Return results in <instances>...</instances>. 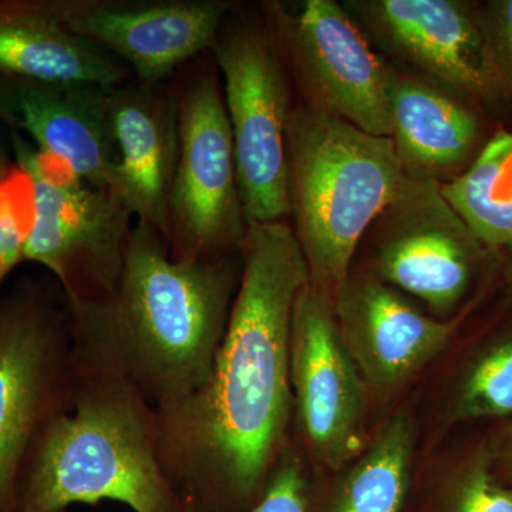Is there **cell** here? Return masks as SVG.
Instances as JSON below:
<instances>
[{
  "instance_id": "2",
  "label": "cell",
  "mask_w": 512,
  "mask_h": 512,
  "mask_svg": "<svg viewBox=\"0 0 512 512\" xmlns=\"http://www.w3.org/2000/svg\"><path fill=\"white\" fill-rule=\"evenodd\" d=\"M106 303L66 301L69 396L36 441L19 512H67L103 501L133 512L180 508L158 460L156 409L121 357Z\"/></svg>"
},
{
  "instance_id": "9",
  "label": "cell",
  "mask_w": 512,
  "mask_h": 512,
  "mask_svg": "<svg viewBox=\"0 0 512 512\" xmlns=\"http://www.w3.org/2000/svg\"><path fill=\"white\" fill-rule=\"evenodd\" d=\"M264 23L306 104L377 137L392 136L393 67L373 52L348 10L335 0H306L296 12L265 2Z\"/></svg>"
},
{
  "instance_id": "26",
  "label": "cell",
  "mask_w": 512,
  "mask_h": 512,
  "mask_svg": "<svg viewBox=\"0 0 512 512\" xmlns=\"http://www.w3.org/2000/svg\"><path fill=\"white\" fill-rule=\"evenodd\" d=\"M16 167H10L8 160H6L5 154L0 151V185L5 183L10 177V174L15 171Z\"/></svg>"
},
{
  "instance_id": "3",
  "label": "cell",
  "mask_w": 512,
  "mask_h": 512,
  "mask_svg": "<svg viewBox=\"0 0 512 512\" xmlns=\"http://www.w3.org/2000/svg\"><path fill=\"white\" fill-rule=\"evenodd\" d=\"M241 254L178 262L163 235L136 222L119 286L107 301L121 357L157 413L200 392L227 330Z\"/></svg>"
},
{
  "instance_id": "19",
  "label": "cell",
  "mask_w": 512,
  "mask_h": 512,
  "mask_svg": "<svg viewBox=\"0 0 512 512\" xmlns=\"http://www.w3.org/2000/svg\"><path fill=\"white\" fill-rule=\"evenodd\" d=\"M448 204L484 247L512 245V131L495 134L467 171L441 184Z\"/></svg>"
},
{
  "instance_id": "13",
  "label": "cell",
  "mask_w": 512,
  "mask_h": 512,
  "mask_svg": "<svg viewBox=\"0 0 512 512\" xmlns=\"http://www.w3.org/2000/svg\"><path fill=\"white\" fill-rule=\"evenodd\" d=\"M349 15L392 55L454 93L483 101L505 96L480 19L456 0H355Z\"/></svg>"
},
{
  "instance_id": "8",
  "label": "cell",
  "mask_w": 512,
  "mask_h": 512,
  "mask_svg": "<svg viewBox=\"0 0 512 512\" xmlns=\"http://www.w3.org/2000/svg\"><path fill=\"white\" fill-rule=\"evenodd\" d=\"M221 74L239 191L248 225L291 215L285 67L265 23L235 19L221 26L211 47Z\"/></svg>"
},
{
  "instance_id": "6",
  "label": "cell",
  "mask_w": 512,
  "mask_h": 512,
  "mask_svg": "<svg viewBox=\"0 0 512 512\" xmlns=\"http://www.w3.org/2000/svg\"><path fill=\"white\" fill-rule=\"evenodd\" d=\"M12 144L33 195L22 262L46 268L66 301H110L119 286L133 215L109 191L84 183L22 134L12 131Z\"/></svg>"
},
{
  "instance_id": "23",
  "label": "cell",
  "mask_w": 512,
  "mask_h": 512,
  "mask_svg": "<svg viewBox=\"0 0 512 512\" xmlns=\"http://www.w3.org/2000/svg\"><path fill=\"white\" fill-rule=\"evenodd\" d=\"M177 512H194L180 504ZM248 512H306V483L301 466L291 456L282 457L261 500Z\"/></svg>"
},
{
  "instance_id": "27",
  "label": "cell",
  "mask_w": 512,
  "mask_h": 512,
  "mask_svg": "<svg viewBox=\"0 0 512 512\" xmlns=\"http://www.w3.org/2000/svg\"><path fill=\"white\" fill-rule=\"evenodd\" d=\"M508 249V252H510V278H511V282H512V245L510 248H507Z\"/></svg>"
},
{
  "instance_id": "10",
  "label": "cell",
  "mask_w": 512,
  "mask_h": 512,
  "mask_svg": "<svg viewBox=\"0 0 512 512\" xmlns=\"http://www.w3.org/2000/svg\"><path fill=\"white\" fill-rule=\"evenodd\" d=\"M370 229L377 234V279L384 284L437 313L453 311L467 295L484 245L448 204L439 180L409 173Z\"/></svg>"
},
{
  "instance_id": "24",
  "label": "cell",
  "mask_w": 512,
  "mask_h": 512,
  "mask_svg": "<svg viewBox=\"0 0 512 512\" xmlns=\"http://www.w3.org/2000/svg\"><path fill=\"white\" fill-rule=\"evenodd\" d=\"M453 512H512V491L495 480L487 461H478L461 483Z\"/></svg>"
},
{
  "instance_id": "17",
  "label": "cell",
  "mask_w": 512,
  "mask_h": 512,
  "mask_svg": "<svg viewBox=\"0 0 512 512\" xmlns=\"http://www.w3.org/2000/svg\"><path fill=\"white\" fill-rule=\"evenodd\" d=\"M130 73L116 57L64 28L47 0L0 2V77L111 89L128 82Z\"/></svg>"
},
{
  "instance_id": "15",
  "label": "cell",
  "mask_w": 512,
  "mask_h": 512,
  "mask_svg": "<svg viewBox=\"0 0 512 512\" xmlns=\"http://www.w3.org/2000/svg\"><path fill=\"white\" fill-rule=\"evenodd\" d=\"M111 137L117 167L111 195L136 222L167 234L180 133L174 83L126 82L109 92Z\"/></svg>"
},
{
  "instance_id": "25",
  "label": "cell",
  "mask_w": 512,
  "mask_h": 512,
  "mask_svg": "<svg viewBox=\"0 0 512 512\" xmlns=\"http://www.w3.org/2000/svg\"><path fill=\"white\" fill-rule=\"evenodd\" d=\"M478 19L505 93L512 96V0L488 3Z\"/></svg>"
},
{
  "instance_id": "5",
  "label": "cell",
  "mask_w": 512,
  "mask_h": 512,
  "mask_svg": "<svg viewBox=\"0 0 512 512\" xmlns=\"http://www.w3.org/2000/svg\"><path fill=\"white\" fill-rule=\"evenodd\" d=\"M177 74L180 154L165 242L175 261H218L238 254L248 229L224 94L201 56Z\"/></svg>"
},
{
  "instance_id": "11",
  "label": "cell",
  "mask_w": 512,
  "mask_h": 512,
  "mask_svg": "<svg viewBox=\"0 0 512 512\" xmlns=\"http://www.w3.org/2000/svg\"><path fill=\"white\" fill-rule=\"evenodd\" d=\"M73 35L116 57L141 83H167L211 52L231 5L222 0H47Z\"/></svg>"
},
{
  "instance_id": "14",
  "label": "cell",
  "mask_w": 512,
  "mask_h": 512,
  "mask_svg": "<svg viewBox=\"0 0 512 512\" xmlns=\"http://www.w3.org/2000/svg\"><path fill=\"white\" fill-rule=\"evenodd\" d=\"M107 87L0 77V119L84 183L109 191L117 167Z\"/></svg>"
},
{
  "instance_id": "7",
  "label": "cell",
  "mask_w": 512,
  "mask_h": 512,
  "mask_svg": "<svg viewBox=\"0 0 512 512\" xmlns=\"http://www.w3.org/2000/svg\"><path fill=\"white\" fill-rule=\"evenodd\" d=\"M70 370L64 296L57 302L36 284L18 286L0 302V512H19L30 456L46 424L66 406Z\"/></svg>"
},
{
  "instance_id": "1",
  "label": "cell",
  "mask_w": 512,
  "mask_h": 512,
  "mask_svg": "<svg viewBox=\"0 0 512 512\" xmlns=\"http://www.w3.org/2000/svg\"><path fill=\"white\" fill-rule=\"evenodd\" d=\"M224 339L200 392L157 413L158 460L194 512H248L284 447L296 299L311 282L291 225H248Z\"/></svg>"
},
{
  "instance_id": "12",
  "label": "cell",
  "mask_w": 512,
  "mask_h": 512,
  "mask_svg": "<svg viewBox=\"0 0 512 512\" xmlns=\"http://www.w3.org/2000/svg\"><path fill=\"white\" fill-rule=\"evenodd\" d=\"M291 386L313 456L336 470L362 446L365 404L335 303L315 291L311 282L293 308Z\"/></svg>"
},
{
  "instance_id": "20",
  "label": "cell",
  "mask_w": 512,
  "mask_h": 512,
  "mask_svg": "<svg viewBox=\"0 0 512 512\" xmlns=\"http://www.w3.org/2000/svg\"><path fill=\"white\" fill-rule=\"evenodd\" d=\"M413 440L409 417L390 420L346 477L333 512H400L409 487Z\"/></svg>"
},
{
  "instance_id": "4",
  "label": "cell",
  "mask_w": 512,
  "mask_h": 512,
  "mask_svg": "<svg viewBox=\"0 0 512 512\" xmlns=\"http://www.w3.org/2000/svg\"><path fill=\"white\" fill-rule=\"evenodd\" d=\"M289 192L311 286L335 303L357 245L409 173L390 137L303 104L288 121Z\"/></svg>"
},
{
  "instance_id": "21",
  "label": "cell",
  "mask_w": 512,
  "mask_h": 512,
  "mask_svg": "<svg viewBox=\"0 0 512 512\" xmlns=\"http://www.w3.org/2000/svg\"><path fill=\"white\" fill-rule=\"evenodd\" d=\"M512 413V336L487 350L464 379L457 417L485 419Z\"/></svg>"
},
{
  "instance_id": "22",
  "label": "cell",
  "mask_w": 512,
  "mask_h": 512,
  "mask_svg": "<svg viewBox=\"0 0 512 512\" xmlns=\"http://www.w3.org/2000/svg\"><path fill=\"white\" fill-rule=\"evenodd\" d=\"M32 220V184L28 175L16 167L0 185V284L22 262Z\"/></svg>"
},
{
  "instance_id": "18",
  "label": "cell",
  "mask_w": 512,
  "mask_h": 512,
  "mask_svg": "<svg viewBox=\"0 0 512 512\" xmlns=\"http://www.w3.org/2000/svg\"><path fill=\"white\" fill-rule=\"evenodd\" d=\"M390 119V138L404 170L436 180L463 164L480 137V121L463 101L443 87L394 69Z\"/></svg>"
},
{
  "instance_id": "16",
  "label": "cell",
  "mask_w": 512,
  "mask_h": 512,
  "mask_svg": "<svg viewBox=\"0 0 512 512\" xmlns=\"http://www.w3.org/2000/svg\"><path fill=\"white\" fill-rule=\"evenodd\" d=\"M343 342L380 390L399 386L439 355L456 320L430 318L380 279L349 276L335 299Z\"/></svg>"
}]
</instances>
